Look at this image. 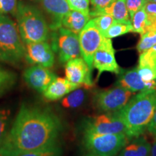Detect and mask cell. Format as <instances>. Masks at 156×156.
<instances>
[{
    "label": "cell",
    "mask_w": 156,
    "mask_h": 156,
    "mask_svg": "<svg viewBox=\"0 0 156 156\" xmlns=\"http://www.w3.org/2000/svg\"><path fill=\"white\" fill-rule=\"evenodd\" d=\"M59 118L47 108L23 105L0 147V156H17L56 145Z\"/></svg>",
    "instance_id": "1"
},
{
    "label": "cell",
    "mask_w": 156,
    "mask_h": 156,
    "mask_svg": "<svg viewBox=\"0 0 156 156\" xmlns=\"http://www.w3.org/2000/svg\"><path fill=\"white\" fill-rule=\"evenodd\" d=\"M156 108V90H145L134 95L116 114L125 124L129 139L147 129Z\"/></svg>",
    "instance_id": "2"
},
{
    "label": "cell",
    "mask_w": 156,
    "mask_h": 156,
    "mask_svg": "<svg viewBox=\"0 0 156 156\" xmlns=\"http://www.w3.org/2000/svg\"><path fill=\"white\" fill-rule=\"evenodd\" d=\"M19 34L24 44L47 41L50 33L43 13L35 6L20 2L16 14Z\"/></svg>",
    "instance_id": "3"
},
{
    "label": "cell",
    "mask_w": 156,
    "mask_h": 156,
    "mask_svg": "<svg viewBox=\"0 0 156 156\" xmlns=\"http://www.w3.org/2000/svg\"><path fill=\"white\" fill-rule=\"evenodd\" d=\"M25 54V46L16 23L7 15H0V62L17 64Z\"/></svg>",
    "instance_id": "4"
},
{
    "label": "cell",
    "mask_w": 156,
    "mask_h": 156,
    "mask_svg": "<svg viewBox=\"0 0 156 156\" xmlns=\"http://www.w3.org/2000/svg\"><path fill=\"white\" fill-rule=\"evenodd\" d=\"M125 134H98L84 129L83 142L90 153L100 156H115L127 145Z\"/></svg>",
    "instance_id": "5"
},
{
    "label": "cell",
    "mask_w": 156,
    "mask_h": 156,
    "mask_svg": "<svg viewBox=\"0 0 156 156\" xmlns=\"http://www.w3.org/2000/svg\"><path fill=\"white\" fill-rule=\"evenodd\" d=\"M51 46L58 56L62 63H67L73 58L82 57L79 36L68 29L60 27L50 34Z\"/></svg>",
    "instance_id": "6"
},
{
    "label": "cell",
    "mask_w": 156,
    "mask_h": 156,
    "mask_svg": "<svg viewBox=\"0 0 156 156\" xmlns=\"http://www.w3.org/2000/svg\"><path fill=\"white\" fill-rule=\"evenodd\" d=\"M82 58L93 69V56L98 49L104 37L95 25L93 20H90L79 34Z\"/></svg>",
    "instance_id": "7"
},
{
    "label": "cell",
    "mask_w": 156,
    "mask_h": 156,
    "mask_svg": "<svg viewBox=\"0 0 156 156\" xmlns=\"http://www.w3.org/2000/svg\"><path fill=\"white\" fill-rule=\"evenodd\" d=\"M132 95L131 91L118 86L97 93L95 101L100 110L114 113L121 110L125 106Z\"/></svg>",
    "instance_id": "8"
},
{
    "label": "cell",
    "mask_w": 156,
    "mask_h": 156,
    "mask_svg": "<svg viewBox=\"0 0 156 156\" xmlns=\"http://www.w3.org/2000/svg\"><path fill=\"white\" fill-rule=\"evenodd\" d=\"M93 67L98 72V77L105 72L119 74L121 69L115 58V50L111 38H103L93 56Z\"/></svg>",
    "instance_id": "9"
},
{
    "label": "cell",
    "mask_w": 156,
    "mask_h": 156,
    "mask_svg": "<svg viewBox=\"0 0 156 156\" xmlns=\"http://www.w3.org/2000/svg\"><path fill=\"white\" fill-rule=\"evenodd\" d=\"M84 129L98 134H125L128 136L127 129L116 112L96 116L86 122Z\"/></svg>",
    "instance_id": "10"
},
{
    "label": "cell",
    "mask_w": 156,
    "mask_h": 156,
    "mask_svg": "<svg viewBox=\"0 0 156 156\" xmlns=\"http://www.w3.org/2000/svg\"><path fill=\"white\" fill-rule=\"evenodd\" d=\"M25 58L27 62L33 65L50 68L55 61L54 51L47 41L30 43L25 44Z\"/></svg>",
    "instance_id": "11"
},
{
    "label": "cell",
    "mask_w": 156,
    "mask_h": 156,
    "mask_svg": "<svg viewBox=\"0 0 156 156\" xmlns=\"http://www.w3.org/2000/svg\"><path fill=\"white\" fill-rule=\"evenodd\" d=\"M65 75L70 83L80 86L90 87L93 85L92 69L82 57L73 58L66 63Z\"/></svg>",
    "instance_id": "12"
},
{
    "label": "cell",
    "mask_w": 156,
    "mask_h": 156,
    "mask_svg": "<svg viewBox=\"0 0 156 156\" xmlns=\"http://www.w3.org/2000/svg\"><path fill=\"white\" fill-rule=\"evenodd\" d=\"M56 77L48 68L34 65L25 69L23 79L29 87L39 93H44L51 82Z\"/></svg>",
    "instance_id": "13"
},
{
    "label": "cell",
    "mask_w": 156,
    "mask_h": 156,
    "mask_svg": "<svg viewBox=\"0 0 156 156\" xmlns=\"http://www.w3.org/2000/svg\"><path fill=\"white\" fill-rule=\"evenodd\" d=\"M40 2L49 17L50 30H55L62 27V20L70 11L67 0H40Z\"/></svg>",
    "instance_id": "14"
},
{
    "label": "cell",
    "mask_w": 156,
    "mask_h": 156,
    "mask_svg": "<svg viewBox=\"0 0 156 156\" xmlns=\"http://www.w3.org/2000/svg\"><path fill=\"white\" fill-rule=\"evenodd\" d=\"M80 87V85L70 83L67 79L56 77L43 93V95L48 101H56Z\"/></svg>",
    "instance_id": "15"
},
{
    "label": "cell",
    "mask_w": 156,
    "mask_h": 156,
    "mask_svg": "<svg viewBox=\"0 0 156 156\" xmlns=\"http://www.w3.org/2000/svg\"><path fill=\"white\" fill-rule=\"evenodd\" d=\"M103 14L111 15L118 22L132 23L125 0H115L106 8L96 12H90V15L93 17Z\"/></svg>",
    "instance_id": "16"
},
{
    "label": "cell",
    "mask_w": 156,
    "mask_h": 156,
    "mask_svg": "<svg viewBox=\"0 0 156 156\" xmlns=\"http://www.w3.org/2000/svg\"><path fill=\"white\" fill-rule=\"evenodd\" d=\"M117 85L132 93L147 90L146 83L141 79L136 68L123 73L117 81Z\"/></svg>",
    "instance_id": "17"
},
{
    "label": "cell",
    "mask_w": 156,
    "mask_h": 156,
    "mask_svg": "<svg viewBox=\"0 0 156 156\" xmlns=\"http://www.w3.org/2000/svg\"><path fill=\"white\" fill-rule=\"evenodd\" d=\"M90 18V14L76 10H71L64 17L62 22V26L78 35L88 23Z\"/></svg>",
    "instance_id": "18"
},
{
    "label": "cell",
    "mask_w": 156,
    "mask_h": 156,
    "mask_svg": "<svg viewBox=\"0 0 156 156\" xmlns=\"http://www.w3.org/2000/svg\"><path fill=\"white\" fill-rule=\"evenodd\" d=\"M151 145L144 136H137L122 150L119 156H150Z\"/></svg>",
    "instance_id": "19"
},
{
    "label": "cell",
    "mask_w": 156,
    "mask_h": 156,
    "mask_svg": "<svg viewBox=\"0 0 156 156\" xmlns=\"http://www.w3.org/2000/svg\"><path fill=\"white\" fill-rule=\"evenodd\" d=\"M131 23L134 33L141 35L151 30V18L144 7L134 13L131 17Z\"/></svg>",
    "instance_id": "20"
},
{
    "label": "cell",
    "mask_w": 156,
    "mask_h": 156,
    "mask_svg": "<svg viewBox=\"0 0 156 156\" xmlns=\"http://www.w3.org/2000/svg\"><path fill=\"white\" fill-rule=\"evenodd\" d=\"M85 98V93L83 89L72 91L62 100V106L66 108H75L83 104Z\"/></svg>",
    "instance_id": "21"
},
{
    "label": "cell",
    "mask_w": 156,
    "mask_h": 156,
    "mask_svg": "<svg viewBox=\"0 0 156 156\" xmlns=\"http://www.w3.org/2000/svg\"><path fill=\"white\" fill-rule=\"evenodd\" d=\"M131 32H133V27H132V23L115 21L114 24L105 33L103 37L112 39Z\"/></svg>",
    "instance_id": "22"
},
{
    "label": "cell",
    "mask_w": 156,
    "mask_h": 156,
    "mask_svg": "<svg viewBox=\"0 0 156 156\" xmlns=\"http://www.w3.org/2000/svg\"><path fill=\"white\" fill-rule=\"evenodd\" d=\"M156 44V30L147 31L141 34L140 39L136 45V49L140 54L143 53Z\"/></svg>",
    "instance_id": "23"
},
{
    "label": "cell",
    "mask_w": 156,
    "mask_h": 156,
    "mask_svg": "<svg viewBox=\"0 0 156 156\" xmlns=\"http://www.w3.org/2000/svg\"><path fill=\"white\" fill-rule=\"evenodd\" d=\"M16 81V75L9 70L0 67V95L8 90Z\"/></svg>",
    "instance_id": "24"
},
{
    "label": "cell",
    "mask_w": 156,
    "mask_h": 156,
    "mask_svg": "<svg viewBox=\"0 0 156 156\" xmlns=\"http://www.w3.org/2000/svg\"><path fill=\"white\" fill-rule=\"evenodd\" d=\"M138 66L147 67L156 73V52L153 48L140 54Z\"/></svg>",
    "instance_id": "25"
},
{
    "label": "cell",
    "mask_w": 156,
    "mask_h": 156,
    "mask_svg": "<svg viewBox=\"0 0 156 156\" xmlns=\"http://www.w3.org/2000/svg\"><path fill=\"white\" fill-rule=\"evenodd\" d=\"M62 154V148L56 144L50 147L43 148L38 151L28 152L17 156H61Z\"/></svg>",
    "instance_id": "26"
},
{
    "label": "cell",
    "mask_w": 156,
    "mask_h": 156,
    "mask_svg": "<svg viewBox=\"0 0 156 156\" xmlns=\"http://www.w3.org/2000/svg\"><path fill=\"white\" fill-rule=\"evenodd\" d=\"M10 122V111L7 109L0 110V147L9 132Z\"/></svg>",
    "instance_id": "27"
},
{
    "label": "cell",
    "mask_w": 156,
    "mask_h": 156,
    "mask_svg": "<svg viewBox=\"0 0 156 156\" xmlns=\"http://www.w3.org/2000/svg\"><path fill=\"white\" fill-rule=\"evenodd\" d=\"M93 20L98 29L103 36L116 21L112 15L108 14L98 15V16L95 17Z\"/></svg>",
    "instance_id": "28"
},
{
    "label": "cell",
    "mask_w": 156,
    "mask_h": 156,
    "mask_svg": "<svg viewBox=\"0 0 156 156\" xmlns=\"http://www.w3.org/2000/svg\"><path fill=\"white\" fill-rule=\"evenodd\" d=\"M17 5V0H0V15H15Z\"/></svg>",
    "instance_id": "29"
},
{
    "label": "cell",
    "mask_w": 156,
    "mask_h": 156,
    "mask_svg": "<svg viewBox=\"0 0 156 156\" xmlns=\"http://www.w3.org/2000/svg\"><path fill=\"white\" fill-rule=\"evenodd\" d=\"M71 10L90 14V0H67Z\"/></svg>",
    "instance_id": "30"
},
{
    "label": "cell",
    "mask_w": 156,
    "mask_h": 156,
    "mask_svg": "<svg viewBox=\"0 0 156 156\" xmlns=\"http://www.w3.org/2000/svg\"><path fill=\"white\" fill-rule=\"evenodd\" d=\"M130 19L134 14L140 9L143 8L147 2V0H125Z\"/></svg>",
    "instance_id": "31"
},
{
    "label": "cell",
    "mask_w": 156,
    "mask_h": 156,
    "mask_svg": "<svg viewBox=\"0 0 156 156\" xmlns=\"http://www.w3.org/2000/svg\"><path fill=\"white\" fill-rule=\"evenodd\" d=\"M115 0H90L93 9L91 12H96L108 7Z\"/></svg>",
    "instance_id": "32"
},
{
    "label": "cell",
    "mask_w": 156,
    "mask_h": 156,
    "mask_svg": "<svg viewBox=\"0 0 156 156\" xmlns=\"http://www.w3.org/2000/svg\"><path fill=\"white\" fill-rule=\"evenodd\" d=\"M147 129L149 132V133L151 134L152 135L155 136H156V108L155 112H154L153 118H152L151 122L148 124Z\"/></svg>",
    "instance_id": "33"
},
{
    "label": "cell",
    "mask_w": 156,
    "mask_h": 156,
    "mask_svg": "<svg viewBox=\"0 0 156 156\" xmlns=\"http://www.w3.org/2000/svg\"><path fill=\"white\" fill-rule=\"evenodd\" d=\"M145 11L147 12L148 14L154 15L156 16V3L153 2L148 1L146 5L144 7Z\"/></svg>",
    "instance_id": "34"
},
{
    "label": "cell",
    "mask_w": 156,
    "mask_h": 156,
    "mask_svg": "<svg viewBox=\"0 0 156 156\" xmlns=\"http://www.w3.org/2000/svg\"><path fill=\"white\" fill-rule=\"evenodd\" d=\"M150 156H156V136L153 145L151 146V155H150Z\"/></svg>",
    "instance_id": "35"
},
{
    "label": "cell",
    "mask_w": 156,
    "mask_h": 156,
    "mask_svg": "<svg viewBox=\"0 0 156 156\" xmlns=\"http://www.w3.org/2000/svg\"><path fill=\"white\" fill-rule=\"evenodd\" d=\"M85 156H100V155H95L94 153H87L86 155Z\"/></svg>",
    "instance_id": "36"
},
{
    "label": "cell",
    "mask_w": 156,
    "mask_h": 156,
    "mask_svg": "<svg viewBox=\"0 0 156 156\" xmlns=\"http://www.w3.org/2000/svg\"><path fill=\"white\" fill-rule=\"evenodd\" d=\"M153 48V49L154 51H155L156 52V44H155V46H153V48Z\"/></svg>",
    "instance_id": "37"
},
{
    "label": "cell",
    "mask_w": 156,
    "mask_h": 156,
    "mask_svg": "<svg viewBox=\"0 0 156 156\" xmlns=\"http://www.w3.org/2000/svg\"><path fill=\"white\" fill-rule=\"evenodd\" d=\"M151 2H155L156 3V0H151Z\"/></svg>",
    "instance_id": "38"
},
{
    "label": "cell",
    "mask_w": 156,
    "mask_h": 156,
    "mask_svg": "<svg viewBox=\"0 0 156 156\" xmlns=\"http://www.w3.org/2000/svg\"><path fill=\"white\" fill-rule=\"evenodd\" d=\"M20 1H21V2H22V1H23V0H20ZM27 1H36V0H27Z\"/></svg>",
    "instance_id": "39"
},
{
    "label": "cell",
    "mask_w": 156,
    "mask_h": 156,
    "mask_svg": "<svg viewBox=\"0 0 156 156\" xmlns=\"http://www.w3.org/2000/svg\"><path fill=\"white\" fill-rule=\"evenodd\" d=\"M147 1H151V0H147Z\"/></svg>",
    "instance_id": "40"
}]
</instances>
